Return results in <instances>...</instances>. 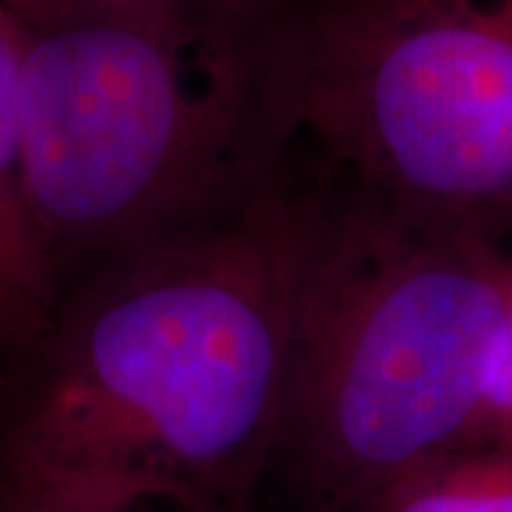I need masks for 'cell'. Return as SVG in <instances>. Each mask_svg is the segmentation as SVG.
Instances as JSON below:
<instances>
[{"mask_svg": "<svg viewBox=\"0 0 512 512\" xmlns=\"http://www.w3.org/2000/svg\"><path fill=\"white\" fill-rule=\"evenodd\" d=\"M313 214L279 174L222 220L74 276L40 339L0 370L26 512H259Z\"/></svg>", "mask_w": 512, "mask_h": 512, "instance_id": "obj_1", "label": "cell"}, {"mask_svg": "<svg viewBox=\"0 0 512 512\" xmlns=\"http://www.w3.org/2000/svg\"><path fill=\"white\" fill-rule=\"evenodd\" d=\"M299 0H6L20 194L60 285L234 214L299 134Z\"/></svg>", "mask_w": 512, "mask_h": 512, "instance_id": "obj_2", "label": "cell"}, {"mask_svg": "<svg viewBox=\"0 0 512 512\" xmlns=\"http://www.w3.org/2000/svg\"><path fill=\"white\" fill-rule=\"evenodd\" d=\"M507 262L356 191L316 200L274 464L293 501L362 512L476 444Z\"/></svg>", "mask_w": 512, "mask_h": 512, "instance_id": "obj_3", "label": "cell"}, {"mask_svg": "<svg viewBox=\"0 0 512 512\" xmlns=\"http://www.w3.org/2000/svg\"><path fill=\"white\" fill-rule=\"evenodd\" d=\"M293 80L350 191L510 245L512 0H299Z\"/></svg>", "mask_w": 512, "mask_h": 512, "instance_id": "obj_4", "label": "cell"}, {"mask_svg": "<svg viewBox=\"0 0 512 512\" xmlns=\"http://www.w3.org/2000/svg\"><path fill=\"white\" fill-rule=\"evenodd\" d=\"M18 74V23L0 0V370L40 339L63 293L20 194Z\"/></svg>", "mask_w": 512, "mask_h": 512, "instance_id": "obj_5", "label": "cell"}, {"mask_svg": "<svg viewBox=\"0 0 512 512\" xmlns=\"http://www.w3.org/2000/svg\"><path fill=\"white\" fill-rule=\"evenodd\" d=\"M362 512H512V444H473L436 458Z\"/></svg>", "mask_w": 512, "mask_h": 512, "instance_id": "obj_6", "label": "cell"}, {"mask_svg": "<svg viewBox=\"0 0 512 512\" xmlns=\"http://www.w3.org/2000/svg\"><path fill=\"white\" fill-rule=\"evenodd\" d=\"M476 444H512V248L501 296V316L487 362Z\"/></svg>", "mask_w": 512, "mask_h": 512, "instance_id": "obj_7", "label": "cell"}, {"mask_svg": "<svg viewBox=\"0 0 512 512\" xmlns=\"http://www.w3.org/2000/svg\"><path fill=\"white\" fill-rule=\"evenodd\" d=\"M137 3H202V6H268L282 0H137Z\"/></svg>", "mask_w": 512, "mask_h": 512, "instance_id": "obj_8", "label": "cell"}, {"mask_svg": "<svg viewBox=\"0 0 512 512\" xmlns=\"http://www.w3.org/2000/svg\"><path fill=\"white\" fill-rule=\"evenodd\" d=\"M52 512H148L146 507H128V504H86V507H66Z\"/></svg>", "mask_w": 512, "mask_h": 512, "instance_id": "obj_9", "label": "cell"}, {"mask_svg": "<svg viewBox=\"0 0 512 512\" xmlns=\"http://www.w3.org/2000/svg\"><path fill=\"white\" fill-rule=\"evenodd\" d=\"M288 512H342L336 507H325V504H308V501H293Z\"/></svg>", "mask_w": 512, "mask_h": 512, "instance_id": "obj_10", "label": "cell"}]
</instances>
